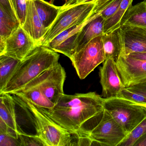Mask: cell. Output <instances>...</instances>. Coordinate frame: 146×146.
<instances>
[{
	"label": "cell",
	"instance_id": "obj_34",
	"mask_svg": "<svg viewBox=\"0 0 146 146\" xmlns=\"http://www.w3.org/2000/svg\"><path fill=\"white\" fill-rule=\"evenodd\" d=\"M134 146H146V133L136 141Z\"/></svg>",
	"mask_w": 146,
	"mask_h": 146
},
{
	"label": "cell",
	"instance_id": "obj_25",
	"mask_svg": "<svg viewBox=\"0 0 146 146\" xmlns=\"http://www.w3.org/2000/svg\"><path fill=\"white\" fill-rule=\"evenodd\" d=\"M118 96L125 98L135 103L146 106V97L138 93L130 91L125 88Z\"/></svg>",
	"mask_w": 146,
	"mask_h": 146
},
{
	"label": "cell",
	"instance_id": "obj_4",
	"mask_svg": "<svg viewBox=\"0 0 146 146\" xmlns=\"http://www.w3.org/2000/svg\"><path fill=\"white\" fill-rule=\"evenodd\" d=\"M96 1L63 5L53 23L48 29L39 46L46 45L64 31L84 23L92 15Z\"/></svg>",
	"mask_w": 146,
	"mask_h": 146
},
{
	"label": "cell",
	"instance_id": "obj_9",
	"mask_svg": "<svg viewBox=\"0 0 146 146\" xmlns=\"http://www.w3.org/2000/svg\"><path fill=\"white\" fill-rule=\"evenodd\" d=\"M37 46L31 36L20 25L4 41H0V55L6 54L21 60Z\"/></svg>",
	"mask_w": 146,
	"mask_h": 146
},
{
	"label": "cell",
	"instance_id": "obj_2",
	"mask_svg": "<svg viewBox=\"0 0 146 146\" xmlns=\"http://www.w3.org/2000/svg\"><path fill=\"white\" fill-rule=\"evenodd\" d=\"M58 52L46 46H38L20 60L12 76L0 94H13L48 69L58 64Z\"/></svg>",
	"mask_w": 146,
	"mask_h": 146
},
{
	"label": "cell",
	"instance_id": "obj_11",
	"mask_svg": "<svg viewBox=\"0 0 146 146\" xmlns=\"http://www.w3.org/2000/svg\"><path fill=\"white\" fill-rule=\"evenodd\" d=\"M102 95L105 99L116 97L125 88L118 70L117 63L113 59L108 58L103 62L100 69Z\"/></svg>",
	"mask_w": 146,
	"mask_h": 146
},
{
	"label": "cell",
	"instance_id": "obj_32",
	"mask_svg": "<svg viewBox=\"0 0 146 146\" xmlns=\"http://www.w3.org/2000/svg\"><path fill=\"white\" fill-rule=\"evenodd\" d=\"M113 1V0H97L92 14H99Z\"/></svg>",
	"mask_w": 146,
	"mask_h": 146
},
{
	"label": "cell",
	"instance_id": "obj_38",
	"mask_svg": "<svg viewBox=\"0 0 146 146\" xmlns=\"http://www.w3.org/2000/svg\"><path fill=\"white\" fill-rule=\"evenodd\" d=\"M9 1H10V2H11V4L12 5L13 7V6L12 2V0H9Z\"/></svg>",
	"mask_w": 146,
	"mask_h": 146
},
{
	"label": "cell",
	"instance_id": "obj_1",
	"mask_svg": "<svg viewBox=\"0 0 146 146\" xmlns=\"http://www.w3.org/2000/svg\"><path fill=\"white\" fill-rule=\"evenodd\" d=\"M105 98L95 92L64 94L52 109L38 108L72 135H75L84 124L102 114L105 109Z\"/></svg>",
	"mask_w": 146,
	"mask_h": 146
},
{
	"label": "cell",
	"instance_id": "obj_21",
	"mask_svg": "<svg viewBox=\"0 0 146 146\" xmlns=\"http://www.w3.org/2000/svg\"><path fill=\"white\" fill-rule=\"evenodd\" d=\"M20 60L6 54L0 55V91L12 76Z\"/></svg>",
	"mask_w": 146,
	"mask_h": 146
},
{
	"label": "cell",
	"instance_id": "obj_30",
	"mask_svg": "<svg viewBox=\"0 0 146 146\" xmlns=\"http://www.w3.org/2000/svg\"><path fill=\"white\" fill-rule=\"evenodd\" d=\"M125 88L130 91L138 93L146 97V80L135 85Z\"/></svg>",
	"mask_w": 146,
	"mask_h": 146
},
{
	"label": "cell",
	"instance_id": "obj_7",
	"mask_svg": "<svg viewBox=\"0 0 146 146\" xmlns=\"http://www.w3.org/2000/svg\"><path fill=\"white\" fill-rule=\"evenodd\" d=\"M80 79H84L106 60L102 36L91 40L70 58Z\"/></svg>",
	"mask_w": 146,
	"mask_h": 146
},
{
	"label": "cell",
	"instance_id": "obj_10",
	"mask_svg": "<svg viewBox=\"0 0 146 146\" xmlns=\"http://www.w3.org/2000/svg\"><path fill=\"white\" fill-rule=\"evenodd\" d=\"M116 63L125 88L146 80V60L136 59L121 54Z\"/></svg>",
	"mask_w": 146,
	"mask_h": 146
},
{
	"label": "cell",
	"instance_id": "obj_13",
	"mask_svg": "<svg viewBox=\"0 0 146 146\" xmlns=\"http://www.w3.org/2000/svg\"><path fill=\"white\" fill-rule=\"evenodd\" d=\"M90 17L83 23L64 31L54 37L46 46L70 58L76 51V42L78 33L89 21Z\"/></svg>",
	"mask_w": 146,
	"mask_h": 146
},
{
	"label": "cell",
	"instance_id": "obj_36",
	"mask_svg": "<svg viewBox=\"0 0 146 146\" xmlns=\"http://www.w3.org/2000/svg\"><path fill=\"white\" fill-rule=\"evenodd\" d=\"M76 0H66L65 4L64 5L68 6L72 5L76 2Z\"/></svg>",
	"mask_w": 146,
	"mask_h": 146
},
{
	"label": "cell",
	"instance_id": "obj_14",
	"mask_svg": "<svg viewBox=\"0 0 146 146\" xmlns=\"http://www.w3.org/2000/svg\"><path fill=\"white\" fill-rule=\"evenodd\" d=\"M26 3L25 19L22 26L34 40L37 46H39L47 30L44 27L38 16L34 0H26Z\"/></svg>",
	"mask_w": 146,
	"mask_h": 146
},
{
	"label": "cell",
	"instance_id": "obj_22",
	"mask_svg": "<svg viewBox=\"0 0 146 146\" xmlns=\"http://www.w3.org/2000/svg\"><path fill=\"white\" fill-rule=\"evenodd\" d=\"M133 0H122L117 11L111 17L105 20L103 35L119 29L126 12L132 5Z\"/></svg>",
	"mask_w": 146,
	"mask_h": 146
},
{
	"label": "cell",
	"instance_id": "obj_39",
	"mask_svg": "<svg viewBox=\"0 0 146 146\" xmlns=\"http://www.w3.org/2000/svg\"><path fill=\"white\" fill-rule=\"evenodd\" d=\"M51 2H52V3H53V2H54V0H51Z\"/></svg>",
	"mask_w": 146,
	"mask_h": 146
},
{
	"label": "cell",
	"instance_id": "obj_8",
	"mask_svg": "<svg viewBox=\"0 0 146 146\" xmlns=\"http://www.w3.org/2000/svg\"><path fill=\"white\" fill-rule=\"evenodd\" d=\"M66 73L58 63L42 73L32 81L38 86L44 96L54 104L64 93Z\"/></svg>",
	"mask_w": 146,
	"mask_h": 146
},
{
	"label": "cell",
	"instance_id": "obj_16",
	"mask_svg": "<svg viewBox=\"0 0 146 146\" xmlns=\"http://www.w3.org/2000/svg\"><path fill=\"white\" fill-rule=\"evenodd\" d=\"M16 102L10 94H0V120L19 135L25 133L17 122L15 111Z\"/></svg>",
	"mask_w": 146,
	"mask_h": 146
},
{
	"label": "cell",
	"instance_id": "obj_40",
	"mask_svg": "<svg viewBox=\"0 0 146 146\" xmlns=\"http://www.w3.org/2000/svg\"><path fill=\"white\" fill-rule=\"evenodd\" d=\"M65 1H66V0H65Z\"/></svg>",
	"mask_w": 146,
	"mask_h": 146
},
{
	"label": "cell",
	"instance_id": "obj_31",
	"mask_svg": "<svg viewBox=\"0 0 146 146\" xmlns=\"http://www.w3.org/2000/svg\"><path fill=\"white\" fill-rule=\"evenodd\" d=\"M0 7L4 9L6 12L18 19L17 15L9 0H0Z\"/></svg>",
	"mask_w": 146,
	"mask_h": 146
},
{
	"label": "cell",
	"instance_id": "obj_6",
	"mask_svg": "<svg viewBox=\"0 0 146 146\" xmlns=\"http://www.w3.org/2000/svg\"><path fill=\"white\" fill-rule=\"evenodd\" d=\"M76 135L90 137L94 141L92 146H119L128 136L121 125L105 109L95 126Z\"/></svg>",
	"mask_w": 146,
	"mask_h": 146
},
{
	"label": "cell",
	"instance_id": "obj_23",
	"mask_svg": "<svg viewBox=\"0 0 146 146\" xmlns=\"http://www.w3.org/2000/svg\"><path fill=\"white\" fill-rule=\"evenodd\" d=\"M21 25L19 20L0 7V41H4Z\"/></svg>",
	"mask_w": 146,
	"mask_h": 146
},
{
	"label": "cell",
	"instance_id": "obj_19",
	"mask_svg": "<svg viewBox=\"0 0 146 146\" xmlns=\"http://www.w3.org/2000/svg\"><path fill=\"white\" fill-rule=\"evenodd\" d=\"M123 25H131L146 30V9L144 1L131 5L128 9L122 19L121 26Z\"/></svg>",
	"mask_w": 146,
	"mask_h": 146
},
{
	"label": "cell",
	"instance_id": "obj_29",
	"mask_svg": "<svg viewBox=\"0 0 146 146\" xmlns=\"http://www.w3.org/2000/svg\"><path fill=\"white\" fill-rule=\"evenodd\" d=\"M122 0H113L104 10L100 13V15L106 20L111 17L118 9Z\"/></svg>",
	"mask_w": 146,
	"mask_h": 146
},
{
	"label": "cell",
	"instance_id": "obj_18",
	"mask_svg": "<svg viewBox=\"0 0 146 146\" xmlns=\"http://www.w3.org/2000/svg\"><path fill=\"white\" fill-rule=\"evenodd\" d=\"M102 40L106 60L111 58L117 62L123 50L120 28L102 35Z\"/></svg>",
	"mask_w": 146,
	"mask_h": 146
},
{
	"label": "cell",
	"instance_id": "obj_12",
	"mask_svg": "<svg viewBox=\"0 0 146 146\" xmlns=\"http://www.w3.org/2000/svg\"><path fill=\"white\" fill-rule=\"evenodd\" d=\"M119 28L123 45L122 54L146 52V30L129 25Z\"/></svg>",
	"mask_w": 146,
	"mask_h": 146
},
{
	"label": "cell",
	"instance_id": "obj_3",
	"mask_svg": "<svg viewBox=\"0 0 146 146\" xmlns=\"http://www.w3.org/2000/svg\"><path fill=\"white\" fill-rule=\"evenodd\" d=\"M13 95L15 102L31 114L36 134L45 146H72V135L48 117L32 102Z\"/></svg>",
	"mask_w": 146,
	"mask_h": 146
},
{
	"label": "cell",
	"instance_id": "obj_27",
	"mask_svg": "<svg viewBox=\"0 0 146 146\" xmlns=\"http://www.w3.org/2000/svg\"><path fill=\"white\" fill-rule=\"evenodd\" d=\"M13 9L21 26L23 25L26 13V0H12Z\"/></svg>",
	"mask_w": 146,
	"mask_h": 146
},
{
	"label": "cell",
	"instance_id": "obj_33",
	"mask_svg": "<svg viewBox=\"0 0 146 146\" xmlns=\"http://www.w3.org/2000/svg\"><path fill=\"white\" fill-rule=\"evenodd\" d=\"M126 55L136 59L146 60V52H134Z\"/></svg>",
	"mask_w": 146,
	"mask_h": 146
},
{
	"label": "cell",
	"instance_id": "obj_17",
	"mask_svg": "<svg viewBox=\"0 0 146 146\" xmlns=\"http://www.w3.org/2000/svg\"><path fill=\"white\" fill-rule=\"evenodd\" d=\"M11 95L23 97L37 107L52 109L55 106L54 103L44 96L38 86L32 81Z\"/></svg>",
	"mask_w": 146,
	"mask_h": 146
},
{
	"label": "cell",
	"instance_id": "obj_15",
	"mask_svg": "<svg viewBox=\"0 0 146 146\" xmlns=\"http://www.w3.org/2000/svg\"><path fill=\"white\" fill-rule=\"evenodd\" d=\"M104 22L105 20L100 13L92 14L89 21L78 33L76 40L75 52L81 49L94 38L103 35Z\"/></svg>",
	"mask_w": 146,
	"mask_h": 146
},
{
	"label": "cell",
	"instance_id": "obj_28",
	"mask_svg": "<svg viewBox=\"0 0 146 146\" xmlns=\"http://www.w3.org/2000/svg\"><path fill=\"white\" fill-rule=\"evenodd\" d=\"M21 146L19 136L13 134L0 132V146Z\"/></svg>",
	"mask_w": 146,
	"mask_h": 146
},
{
	"label": "cell",
	"instance_id": "obj_35",
	"mask_svg": "<svg viewBox=\"0 0 146 146\" xmlns=\"http://www.w3.org/2000/svg\"><path fill=\"white\" fill-rule=\"evenodd\" d=\"M97 0H76L74 4H79V3H85V2H90V1H96Z\"/></svg>",
	"mask_w": 146,
	"mask_h": 146
},
{
	"label": "cell",
	"instance_id": "obj_26",
	"mask_svg": "<svg viewBox=\"0 0 146 146\" xmlns=\"http://www.w3.org/2000/svg\"><path fill=\"white\" fill-rule=\"evenodd\" d=\"M21 146H45L41 139L37 135H30L25 133L19 135Z\"/></svg>",
	"mask_w": 146,
	"mask_h": 146
},
{
	"label": "cell",
	"instance_id": "obj_24",
	"mask_svg": "<svg viewBox=\"0 0 146 146\" xmlns=\"http://www.w3.org/2000/svg\"><path fill=\"white\" fill-rule=\"evenodd\" d=\"M146 133V118L140 123L119 146H134L136 141Z\"/></svg>",
	"mask_w": 146,
	"mask_h": 146
},
{
	"label": "cell",
	"instance_id": "obj_5",
	"mask_svg": "<svg viewBox=\"0 0 146 146\" xmlns=\"http://www.w3.org/2000/svg\"><path fill=\"white\" fill-rule=\"evenodd\" d=\"M105 109L129 135L146 118V106L116 96L105 99Z\"/></svg>",
	"mask_w": 146,
	"mask_h": 146
},
{
	"label": "cell",
	"instance_id": "obj_37",
	"mask_svg": "<svg viewBox=\"0 0 146 146\" xmlns=\"http://www.w3.org/2000/svg\"><path fill=\"white\" fill-rule=\"evenodd\" d=\"M144 4H145V7H146V0H144Z\"/></svg>",
	"mask_w": 146,
	"mask_h": 146
},
{
	"label": "cell",
	"instance_id": "obj_20",
	"mask_svg": "<svg viewBox=\"0 0 146 146\" xmlns=\"http://www.w3.org/2000/svg\"><path fill=\"white\" fill-rule=\"evenodd\" d=\"M34 2L38 16L47 30L58 16L61 6H56L44 0H34Z\"/></svg>",
	"mask_w": 146,
	"mask_h": 146
}]
</instances>
